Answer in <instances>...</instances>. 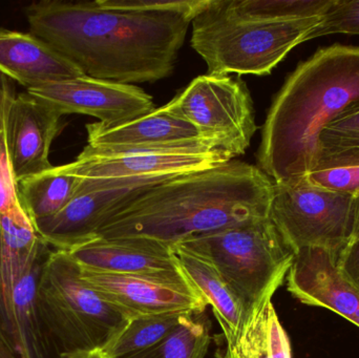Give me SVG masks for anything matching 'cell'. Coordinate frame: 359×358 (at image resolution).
Here are the masks:
<instances>
[{"label": "cell", "mask_w": 359, "mask_h": 358, "mask_svg": "<svg viewBox=\"0 0 359 358\" xmlns=\"http://www.w3.org/2000/svg\"><path fill=\"white\" fill-rule=\"evenodd\" d=\"M80 267L118 275L184 277L168 244L145 237L98 239L69 252Z\"/></svg>", "instance_id": "cell-15"}, {"label": "cell", "mask_w": 359, "mask_h": 358, "mask_svg": "<svg viewBox=\"0 0 359 358\" xmlns=\"http://www.w3.org/2000/svg\"><path fill=\"white\" fill-rule=\"evenodd\" d=\"M58 358H111L103 351L102 348L92 350L73 351V352L59 353Z\"/></svg>", "instance_id": "cell-30"}, {"label": "cell", "mask_w": 359, "mask_h": 358, "mask_svg": "<svg viewBox=\"0 0 359 358\" xmlns=\"http://www.w3.org/2000/svg\"><path fill=\"white\" fill-rule=\"evenodd\" d=\"M176 176L82 178L77 195L58 214L34 223V228L55 250L72 252L98 239L100 229L147 189Z\"/></svg>", "instance_id": "cell-10"}, {"label": "cell", "mask_w": 359, "mask_h": 358, "mask_svg": "<svg viewBox=\"0 0 359 358\" xmlns=\"http://www.w3.org/2000/svg\"><path fill=\"white\" fill-rule=\"evenodd\" d=\"M228 358H292L290 338L268 296L253 307Z\"/></svg>", "instance_id": "cell-21"}, {"label": "cell", "mask_w": 359, "mask_h": 358, "mask_svg": "<svg viewBox=\"0 0 359 358\" xmlns=\"http://www.w3.org/2000/svg\"><path fill=\"white\" fill-rule=\"evenodd\" d=\"M337 254L306 248L294 256L287 290L302 304L329 309L359 327V292L337 269Z\"/></svg>", "instance_id": "cell-14"}, {"label": "cell", "mask_w": 359, "mask_h": 358, "mask_svg": "<svg viewBox=\"0 0 359 358\" xmlns=\"http://www.w3.org/2000/svg\"><path fill=\"white\" fill-rule=\"evenodd\" d=\"M0 74L27 90L86 76L37 36L6 29H0Z\"/></svg>", "instance_id": "cell-16"}, {"label": "cell", "mask_w": 359, "mask_h": 358, "mask_svg": "<svg viewBox=\"0 0 359 358\" xmlns=\"http://www.w3.org/2000/svg\"><path fill=\"white\" fill-rule=\"evenodd\" d=\"M354 195L314 186L306 178L274 183L269 218L294 254L322 248L339 254L353 231Z\"/></svg>", "instance_id": "cell-8"}, {"label": "cell", "mask_w": 359, "mask_h": 358, "mask_svg": "<svg viewBox=\"0 0 359 358\" xmlns=\"http://www.w3.org/2000/svg\"><path fill=\"white\" fill-rule=\"evenodd\" d=\"M320 17L244 22L225 12L223 0H209L192 20L190 42L206 62L207 74L267 76L295 46L306 42Z\"/></svg>", "instance_id": "cell-5"}, {"label": "cell", "mask_w": 359, "mask_h": 358, "mask_svg": "<svg viewBox=\"0 0 359 358\" xmlns=\"http://www.w3.org/2000/svg\"><path fill=\"white\" fill-rule=\"evenodd\" d=\"M337 265L341 275L359 292V239L341 250Z\"/></svg>", "instance_id": "cell-29"}, {"label": "cell", "mask_w": 359, "mask_h": 358, "mask_svg": "<svg viewBox=\"0 0 359 358\" xmlns=\"http://www.w3.org/2000/svg\"><path fill=\"white\" fill-rule=\"evenodd\" d=\"M190 315H163L128 319L103 351L111 358H128L159 344L172 333L182 319Z\"/></svg>", "instance_id": "cell-23"}, {"label": "cell", "mask_w": 359, "mask_h": 358, "mask_svg": "<svg viewBox=\"0 0 359 358\" xmlns=\"http://www.w3.org/2000/svg\"><path fill=\"white\" fill-rule=\"evenodd\" d=\"M27 92L52 105L63 116H92L109 126L128 123L156 109L153 97L139 86L88 76L27 88Z\"/></svg>", "instance_id": "cell-12"}, {"label": "cell", "mask_w": 359, "mask_h": 358, "mask_svg": "<svg viewBox=\"0 0 359 358\" xmlns=\"http://www.w3.org/2000/svg\"><path fill=\"white\" fill-rule=\"evenodd\" d=\"M16 95L12 80L0 74V214L22 209L13 174L8 139V111Z\"/></svg>", "instance_id": "cell-26"}, {"label": "cell", "mask_w": 359, "mask_h": 358, "mask_svg": "<svg viewBox=\"0 0 359 358\" xmlns=\"http://www.w3.org/2000/svg\"><path fill=\"white\" fill-rule=\"evenodd\" d=\"M322 153L359 151V111L339 118L322 130L318 139Z\"/></svg>", "instance_id": "cell-28"}, {"label": "cell", "mask_w": 359, "mask_h": 358, "mask_svg": "<svg viewBox=\"0 0 359 358\" xmlns=\"http://www.w3.org/2000/svg\"><path fill=\"white\" fill-rule=\"evenodd\" d=\"M209 329L204 315L185 317L165 340L128 358H205L210 345Z\"/></svg>", "instance_id": "cell-24"}, {"label": "cell", "mask_w": 359, "mask_h": 358, "mask_svg": "<svg viewBox=\"0 0 359 358\" xmlns=\"http://www.w3.org/2000/svg\"><path fill=\"white\" fill-rule=\"evenodd\" d=\"M273 181L236 160L178 174L151 187L113 216L102 239L145 237L177 244L203 233L269 216Z\"/></svg>", "instance_id": "cell-2"}, {"label": "cell", "mask_w": 359, "mask_h": 358, "mask_svg": "<svg viewBox=\"0 0 359 358\" xmlns=\"http://www.w3.org/2000/svg\"><path fill=\"white\" fill-rule=\"evenodd\" d=\"M88 146L95 149L142 146L205 139L189 122L170 111L168 105L120 125L100 122L86 124Z\"/></svg>", "instance_id": "cell-19"}, {"label": "cell", "mask_w": 359, "mask_h": 358, "mask_svg": "<svg viewBox=\"0 0 359 358\" xmlns=\"http://www.w3.org/2000/svg\"><path fill=\"white\" fill-rule=\"evenodd\" d=\"M312 185L355 195L359 193V151L322 153L313 172L305 177Z\"/></svg>", "instance_id": "cell-25"}, {"label": "cell", "mask_w": 359, "mask_h": 358, "mask_svg": "<svg viewBox=\"0 0 359 358\" xmlns=\"http://www.w3.org/2000/svg\"><path fill=\"white\" fill-rule=\"evenodd\" d=\"M62 113L27 92L17 94L8 117L11 164L16 182L54 167L50 151L63 128Z\"/></svg>", "instance_id": "cell-13"}, {"label": "cell", "mask_w": 359, "mask_h": 358, "mask_svg": "<svg viewBox=\"0 0 359 358\" xmlns=\"http://www.w3.org/2000/svg\"><path fill=\"white\" fill-rule=\"evenodd\" d=\"M175 246L209 261L249 306L274 296L295 256L269 216L194 235Z\"/></svg>", "instance_id": "cell-7"}, {"label": "cell", "mask_w": 359, "mask_h": 358, "mask_svg": "<svg viewBox=\"0 0 359 358\" xmlns=\"http://www.w3.org/2000/svg\"><path fill=\"white\" fill-rule=\"evenodd\" d=\"M82 178L67 164L17 182L19 203L32 224L60 212L77 195Z\"/></svg>", "instance_id": "cell-20"}, {"label": "cell", "mask_w": 359, "mask_h": 358, "mask_svg": "<svg viewBox=\"0 0 359 358\" xmlns=\"http://www.w3.org/2000/svg\"><path fill=\"white\" fill-rule=\"evenodd\" d=\"M48 247L25 210L0 214V342L16 358L50 357L37 307Z\"/></svg>", "instance_id": "cell-4"}, {"label": "cell", "mask_w": 359, "mask_h": 358, "mask_svg": "<svg viewBox=\"0 0 359 358\" xmlns=\"http://www.w3.org/2000/svg\"><path fill=\"white\" fill-rule=\"evenodd\" d=\"M168 105L232 159L244 155L257 130L252 98L240 77L198 76Z\"/></svg>", "instance_id": "cell-9"}, {"label": "cell", "mask_w": 359, "mask_h": 358, "mask_svg": "<svg viewBox=\"0 0 359 358\" xmlns=\"http://www.w3.org/2000/svg\"><path fill=\"white\" fill-rule=\"evenodd\" d=\"M334 0H223L225 12L244 22H282L320 17Z\"/></svg>", "instance_id": "cell-22"}, {"label": "cell", "mask_w": 359, "mask_h": 358, "mask_svg": "<svg viewBox=\"0 0 359 358\" xmlns=\"http://www.w3.org/2000/svg\"><path fill=\"white\" fill-rule=\"evenodd\" d=\"M332 34L359 35V0H334L306 41Z\"/></svg>", "instance_id": "cell-27"}, {"label": "cell", "mask_w": 359, "mask_h": 358, "mask_svg": "<svg viewBox=\"0 0 359 358\" xmlns=\"http://www.w3.org/2000/svg\"><path fill=\"white\" fill-rule=\"evenodd\" d=\"M80 275L128 319L163 315L196 317L208 307L186 275H118L83 267H80Z\"/></svg>", "instance_id": "cell-11"}, {"label": "cell", "mask_w": 359, "mask_h": 358, "mask_svg": "<svg viewBox=\"0 0 359 358\" xmlns=\"http://www.w3.org/2000/svg\"><path fill=\"white\" fill-rule=\"evenodd\" d=\"M183 10L123 8L116 0H42L25 8L29 33L88 77L122 84L172 75L188 27L208 4Z\"/></svg>", "instance_id": "cell-1"}, {"label": "cell", "mask_w": 359, "mask_h": 358, "mask_svg": "<svg viewBox=\"0 0 359 358\" xmlns=\"http://www.w3.org/2000/svg\"><path fill=\"white\" fill-rule=\"evenodd\" d=\"M359 111V46L318 48L297 65L274 97L262 128L259 168L274 183L313 172L320 132Z\"/></svg>", "instance_id": "cell-3"}, {"label": "cell", "mask_w": 359, "mask_h": 358, "mask_svg": "<svg viewBox=\"0 0 359 358\" xmlns=\"http://www.w3.org/2000/svg\"><path fill=\"white\" fill-rule=\"evenodd\" d=\"M37 307L59 353L102 348L128 321L82 280L79 265L61 250H52L44 263Z\"/></svg>", "instance_id": "cell-6"}, {"label": "cell", "mask_w": 359, "mask_h": 358, "mask_svg": "<svg viewBox=\"0 0 359 358\" xmlns=\"http://www.w3.org/2000/svg\"><path fill=\"white\" fill-rule=\"evenodd\" d=\"M0 358H16L1 342H0Z\"/></svg>", "instance_id": "cell-32"}, {"label": "cell", "mask_w": 359, "mask_h": 358, "mask_svg": "<svg viewBox=\"0 0 359 358\" xmlns=\"http://www.w3.org/2000/svg\"><path fill=\"white\" fill-rule=\"evenodd\" d=\"M174 250L184 273L211 306L223 332L226 348L217 358L229 357L255 305L249 306L209 261L180 246Z\"/></svg>", "instance_id": "cell-18"}, {"label": "cell", "mask_w": 359, "mask_h": 358, "mask_svg": "<svg viewBox=\"0 0 359 358\" xmlns=\"http://www.w3.org/2000/svg\"><path fill=\"white\" fill-rule=\"evenodd\" d=\"M232 159L222 151L200 153H138L80 158L67 164L72 174L86 179H128L170 176L206 170Z\"/></svg>", "instance_id": "cell-17"}, {"label": "cell", "mask_w": 359, "mask_h": 358, "mask_svg": "<svg viewBox=\"0 0 359 358\" xmlns=\"http://www.w3.org/2000/svg\"><path fill=\"white\" fill-rule=\"evenodd\" d=\"M359 239V193L354 195L353 202V231L350 242ZM349 242V243H350Z\"/></svg>", "instance_id": "cell-31"}]
</instances>
